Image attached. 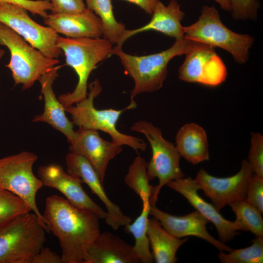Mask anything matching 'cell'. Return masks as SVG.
<instances>
[{
  "label": "cell",
  "instance_id": "obj_7",
  "mask_svg": "<svg viewBox=\"0 0 263 263\" xmlns=\"http://www.w3.org/2000/svg\"><path fill=\"white\" fill-rule=\"evenodd\" d=\"M0 45L10 53L9 62L5 65L12 75L15 85L23 90L31 88L41 76L59 63L42 54L11 28L0 22Z\"/></svg>",
  "mask_w": 263,
  "mask_h": 263
},
{
  "label": "cell",
  "instance_id": "obj_20",
  "mask_svg": "<svg viewBox=\"0 0 263 263\" xmlns=\"http://www.w3.org/2000/svg\"><path fill=\"white\" fill-rule=\"evenodd\" d=\"M150 22L144 26L132 30H126L116 47H122L124 42L133 36L145 31H155L173 38H184L183 26L181 24L185 14L176 0H170L167 6L157 0Z\"/></svg>",
  "mask_w": 263,
  "mask_h": 263
},
{
  "label": "cell",
  "instance_id": "obj_28",
  "mask_svg": "<svg viewBox=\"0 0 263 263\" xmlns=\"http://www.w3.org/2000/svg\"><path fill=\"white\" fill-rule=\"evenodd\" d=\"M222 263H262L263 262V237H256L252 244L247 247L232 250L218 254Z\"/></svg>",
  "mask_w": 263,
  "mask_h": 263
},
{
  "label": "cell",
  "instance_id": "obj_32",
  "mask_svg": "<svg viewBox=\"0 0 263 263\" xmlns=\"http://www.w3.org/2000/svg\"><path fill=\"white\" fill-rule=\"evenodd\" d=\"M245 200L263 213V178L253 173L247 186Z\"/></svg>",
  "mask_w": 263,
  "mask_h": 263
},
{
  "label": "cell",
  "instance_id": "obj_15",
  "mask_svg": "<svg viewBox=\"0 0 263 263\" xmlns=\"http://www.w3.org/2000/svg\"><path fill=\"white\" fill-rule=\"evenodd\" d=\"M38 174L44 186L57 189L74 206L95 214L99 219H105L106 211L87 194L81 181L65 172L61 166L51 164L40 166Z\"/></svg>",
  "mask_w": 263,
  "mask_h": 263
},
{
  "label": "cell",
  "instance_id": "obj_35",
  "mask_svg": "<svg viewBox=\"0 0 263 263\" xmlns=\"http://www.w3.org/2000/svg\"><path fill=\"white\" fill-rule=\"evenodd\" d=\"M32 263H63V261L61 256L49 247L43 246L34 257Z\"/></svg>",
  "mask_w": 263,
  "mask_h": 263
},
{
  "label": "cell",
  "instance_id": "obj_5",
  "mask_svg": "<svg viewBox=\"0 0 263 263\" xmlns=\"http://www.w3.org/2000/svg\"><path fill=\"white\" fill-rule=\"evenodd\" d=\"M46 232L30 212L0 227V263H32L46 242Z\"/></svg>",
  "mask_w": 263,
  "mask_h": 263
},
{
  "label": "cell",
  "instance_id": "obj_19",
  "mask_svg": "<svg viewBox=\"0 0 263 263\" xmlns=\"http://www.w3.org/2000/svg\"><path fill=\"white\" fill-rule=\"evenodd\" d=\"M61 66H56L42 75L39 81L41 92L44 101V111L36 115L33 122H44L62 133L69 142L73 138L75 131L74 124L65 113V108L56 98L53 89L54 81L58 77V71Z\"/></svg>",
  "mask_w": 263,
  "mask_h": 263
},
{
  "label": "cell",
  "instance_id": "obj_38",
  "mask_svg": "<svg viewBox=\"0 0 263 263\" xmlns=\"http://www.w3.org/2000/svg\"><path fill=\"white\" fill-rule=\"evenodd\" d=\"M4 53H5L4 50L3 49H0V60L3 56Z\"/></svg>",
  "mask_w": 263,
  "mask_h": 263
},
{
  "label": "cell",
  "instance_id": "obj_34",
  "mask_svg": "<svg viewBox=\"0 0 263 263\" xmlns=\"http://www.w3.org/2000/svg\"><path fill=\"white\" fill-rule=\"evenodd\" d=\"M52 6L51 11L53 14L80 12L83 11L86 6L83 0H46Z\"/></svg>",
  "mask_w": 263,
  "mask_h": 263
},
{
  "label": "cell",
  "instance_id": "obj_26",
  "mask_svg": "<svg viewBox=\"0 0 263 263\" xmlns=\"http://www.w3.org/2000/svg\"><path fill=\"white\" fill-rule=\"evenodd\" d=\"M146 167L145 160L137 156L130 166L124 178L125 184L140 197L143 205L150 203L153 189L147 178Z\"/></svg>",
  "mask_w": 263,
  "mask_h": 263
},
{
  "label": "cell",
  "instance_id": "obj_24",
  "mask_svg": "<svg viewBox=\"0 0 263 263\" xmlns=\"http://www.w3.org/2000/svg\"><path fill=\"white\" fill-rule=\"evenodd\" d=\"M111 0H85L86 7L93 11L101 20L103 38L113 44H117L126 29L124 24L116 20Z\"/></svg>",
  "mask_w": 263,
  "mask_h": 263
},
{
  "label": "cell",
  "instance_id": "obj_36",
  "mask_svg": "<svg viewBox=\"0 0 263 263\" xmlns=\"http://www.w3.org/2000/svg\"><path fill=\"white\" fill-rule=\"evenodd\" d=\"M140 7L147 14L152 15L157 0H124Z\"/></svg>",
  "mask_w": 263,
  "mask_h": 263
},
{
  "label": "cell",
  "instance_id": "obj_18",
  "mask_svg": "<svg viewBox=\"0 0 263 263\" xmlns=\"http://www.w3.org/2000/svg\"><path fill=\"white\" fill-rule=\"evenodd\" d=\"M43 19L47 26L66 38H99L103 36L100 19L87 7L80 12L50 13Z\"/></svg>",
  "mask_w": 263,
  "mask_h": 263
},
{
  "label": "cell",
  "instance_id": "obj_10",
  "mask_svg": "<svg viewBox=\"0 0 263 263\" xmlns=\"http://www.w3.org/2000/svg\"><path fill=\"white\" fill-rule=\"evenodd\" d=\"M0 22L11 28L46 56L57 59L61 54V50L56 45L58 34L50 27L42 26L33 20L25 8L12 3L0 5Z\"/></svg>",
  "mask_w": 263,
  "mask_h": 263
},
{
  "label": "cell",
  "instance_id": "obj_33",
  "mask_svg": "<svg viewBox=\"0 0 263 263\" xmlns=\"http://www.w3.org/2000/svg\"><path fill=\"white\" fill-rule=\"evenodd\" d=\"M4 3H12L21 6L31 13L44 18L47 11L52 8L51 3L46 0H0V5Z\"/></svg>",
  "mask_w": 263,
  "mask_h": 263
},
{
  "label": "cell",
  "instance_id": "obj_6",
  "mask_svg": "<svg viewBox=\"0 0 263 263\" xmlns=\"http://www.w3.org/2000/svg\"><path fill=\"white\" fill-rule=\"evenodd\" d=\"M183 29L185 38L221 48L241 64L247 61L249 50L254 41L250 35L235 33L225 26L214 6H203L198 20Z\"/></svg>",
  "mask_w": 263,
  "mask_h": 263
},
{
  "label": "cell",
  "instance_id": "obj_4",
  "mask_svg": "<svg viewBox=\"0 0 263 263\" xmlns=\"http://www.w3.org/2000/svg\"><path fill=\"white\" fill-rule=\"evenodd\" d=\"M89 93L84 100L65 107L66 112L69 113L72 122L78 127L100 130L109 134L112 141L121 145H126L136 152L145 151L147 144L141 139L121 133L117 129L116 124L122 113L126 110L136 107L135 102L122 110L106 109L98 110L94 106V99L101 93L102 87L99 81L95 79L88 86Z\"/></svg>",
  "mask_w": 263,
  "mask_h": 263
},
{
  "label": "cell",
  "instance_id": "obj_25",
  "mask_svg": "<svg viewBox=\"0 0 263 263\" xmlns=\"http://www.w3.org/2000/svg\"><path fill=\"white\" fill-rule=\"evenodd\" d=\"M150 208V203L143 205L140 215L133 223L125 226L126 232L132 234L134 237L133 249L142 263H151L154 261L147 235Z\"/></svg>",
  "mask_w": 263,
  "mask_h": 263
},
{
  "label": "cell",
  "instance_id": "obj_1",
  "mask_svg": "<svg viewBox=\"0 0 263 263\" xmlns=\"http://www.w3.org/2000/svg\"><path fill=\"white\" fill-rule=\"evenodd\" d=\"M42 215L58 239L63 263H82L86 249L101 233L99 217L56 195L46 198Z\"/></svg>",
  "mask_w": 263,
  "mask_h": 263
},
{
  "label": "cell",
  "instance_id": "obj_22",
  "mask_svg": "<svg viewBox=\"0 0 263 263\" xmlns=\"http://www.w3.org/2000/svg\"><path fill=\"white\" fill-rule=\"evenodd\" d=\"M176 148L188 162L196 165L209 159L207 135L203 127L195 123L185 124L175 137Z\"/></svg>",
  "mask_w": 263,
  "mask_h": 263
},
{
  "label": "cell",
  "instance_id": "obj_11",
  "mask_svg": "<svg viewBox=\"0 0 263 263\" xmlns=\"http://www.w3.org/2000/svg\"><path fill=\"white\" fill-rule=\"evenodd\" d=\"M253 173L249 162L243 159L240 169L232 176L217 177L201 169L194 179L199 189L210 199L219 211L227 205L245 199L247 186Z\"/></svg>",
  "mask_w": 263,
  "mask_h": 263
},
{
  "label": "cell",
  "instance_id": "obj_2",
  "mask_svg": "<svg viewBox=\"0 0 263 263\" xmlns=\"http://www.w3.org/2000/svg\"><path fill=\"white\" fill-rule=\"evenodd\" d=\"M208 45L184 38L176 40L169 49L155 54L133 56L124 52L122 47L115 46L113 48L112 54L118 56L125 73L134 81L131 102H134V98L137 95L152 93L162 87L168 75V65L171 59Z\"/></svg>",
  "mask_w": 263,
  "mask_h": 263
},
{
  "label": "cell",
  "instance_id": "obj_3",
  "mask_svg": "<svg viewBox=\"0 0 263 263\" xmlns=\"http://www.w3.org/2000/svg\"><path fill=\"white\" fill-rule=\"evenodd\" d=\"M56 45L65 56L66 64L78 76L74 90L59 96L58 99L65 108L76 104L88 95V80L90 74L100 62L112 55L113 44L105 38H72L58 36Z\"/></svg>",
  "mask_w": 263,
  "mask_h": 263
},
{
  "label": "cell",
  "instance_id": "obj_23",
  "mask_svg": "<svg viewBox=\"0 0 263 263\" xmlns=\"http://www.w3.org/2000/svg\"><path fill=\"white\" fill-rule=\"evenodd\" d=\"M147 235L153 260L156 263H175L176 253L188 239L177 238L165 230L156 219H149Z\"/></svg>",
  "mask_w": 263,
  "mask_h": 263
},
{
  "label": "cell",
  "instance_id": "obj_37",
  "mask_svg": "<svg viewBox=\"0 0 263 263\" xmlns=\"http://www.w3.org/2000/svg\"><path fill=\"white\" fill-rule=\"evenodd\" d=\"M220 4L221 7L225 10L231 11V5L228 0H214Z\"/></svg>",
  "mask_w": 263,
  "mask_h": 263
},
{
  "label": "cell",
  "instance_id": "obj_13",
  "mask_svg": "<svg viewBox=\"0 0 263 263\" xmlns=\"http://www.w3.org/2000/svg\"><path fill=\"white\" fill-rule=\"evenodd\" d=\"M67 172L86 184L92 193L95 194L106 207V223L114 230L131 223V218L125 215L118 206L113 203L107 196L104 185L95 170L84 157L69 152L65 156Z\"/></svg>",
  "mask_w": 263,
  "mask_h": 263
},
{
  "label": "cell",
  "instance_id": "obj_9",
  "mask_svg": "<svg viewBox=\"0 0 263 263\" xmlns=\"http://www.w3.org/2000/svg\"><path fill=\"white\" fill-rule=\"evenodd\" d=\"M38 158L36 154L27 151L0 158V188L14 193L26 202L37 216L46 232L50 233L36 201L38 191L43 186L41 180L33 171Z\"/></svg>",
  "mask_w": 263,
  "mask_h": 263
},
{
  "label": "cell",
  "instance_id": "obj_8",
  "mask_svg": "<svg viewBox=\"0 0 263 263\" xmlns=\"http://www.w3.org/2000/svg\"><path fill=\"white\" fill-rule=\"evenodd\" d=\"M142 133L148 140L152 151L150 162L147 163L146 172L150 181L157 178L158 184L153 186L150 205H155L162 188L169 182L185 177L180 166L181 156L174 145L165 139L161 130L145 120L135 122L130 128Z\"/></svg>",
  "mask_w": 263,
  "mask_h": 263
},
{
  "label": "cell",
  "instance_id": "obj_16",
  "mask_svg": "<svg viewBox=\"0 0 263 263\" xmlns=\"http://www.w3.org/2000/svg\"><path fill=\"white\" fill-rule=\"evenodd\" d=\"M184 196L189 204L208 222L215 226L220 241L225 243L232 240L240 230L238 224L224 218L213 204L204 200L198 194L199 190L195 179L190 177L169 182L166 185Z\"/></svg>",
  "mask_w": 263,
  "mask_h": 263
},
{
  "label": "cell",
  "instance_id": "obj_14",
  "mask_svg": "<svg viewBox=\"0 0 263 263\" xmlns=\"http://www.w3.org/2000/svg\"><path fill=\"white\" fill-rule=\"evenodd\" d=\"M69 150L86 158L97 172L104 185L105 173L110 161L123 150V146L100 137L97 131L79 127L75 132Z\"/></svg>",
  "mask_w": 263,
  "mask_h": 263
},
{
  "label": "cell",
  "instance_id": "obj_29",
  "mask_svg": "<svg viewBox=\"0 0 263 263\" xmlns=\"http://www.w3.org/2000/svg\"><path fill=\"white\" fill-rule=\"evenodd\" d=\"M31 211L30 207L21 198L0 188V227L17 216Z\"/></svg>",
  "mask_w": 263,
  "mask_h": 263
},
{
  "label": "cell",
  "instance_id": "obj_21",
  "mask_svg": "<svg viewBox=\"0 0 263 263\" xmlns=\"http://www.w3.org/2000/svg\"><path fill=\"white\" fill-rule=\"evenodd\" d=\"M140 263L132 246L109 232L100 233L86 249L82 263Z\"/></svg>",
  "mask_w": 263,
  "mask_h": 263
},
{
  "label": "cell",
  "instance_id": "obj_27",
  "mask_svg": "<svg viewBox=\"0 0 263 263\" xmlns=\"http://www.w3.org/2000/svg\"><path fill=\"white\" fill-rule=\"evenodd\" d=\"M236 215L235 220L240 230L250 231L256 237H263L262 213L256 207L242 200L229 205Z\"/></svg>",
  "mask_w": 263,
  "mask_h": 263
},
{
  "label": "cell",
  "instance_id": "obj_17",
  "mask_svg": "<svg viewBox=\"0 0 263 263\" xmlns=\"http://www.w3.org/2000/svg\"><path fill=\"white\" fill-rule=\"evenodd\" d=\"M149 214L157 220L165 230L177 238L195 236L207 241L221 251L228 252L232 250L208 232L206 225L208 221L197 210L178 216L164 212L153 205H150Z\"/></svg>",
  "mask_w": 263,
  "mask_h": 263
},
{
  "label": "cell",
  "instance_id": "obj_12",
  "mask_svg": "<svg viewBox=\"0 0 263 263\" xmlns=\"http://www.w3.org/2000/svg\"><path fill=\"white\" fill-rule=\"evenodd\" d=\"M178 70V77L184 81L216 87L227 76L226 66L210 45L189 51Z\"/></svg>",
  "mask_w": 263,
  "mask_h": 263
},
{
  "label": "cell",
  "instance_id": "obj_30",
  "mask_svg": "<svg viewBox=\"0 0 263 263\" xmlns=\"http://www.w3.org/2000/svg\"><path fill=\"white\" fill-rule=\"evenodd\" d=\"M247 161L253 173L263 178V136L259 132H251Z\"/></svg>",
  "mask_w": 263,
  "mask_h": 263
},
{
  "label": "cell",
  "instance_id": "obj_31",
  "mask_svg": "<svg viewBox=\"0 0 263 263\" xmlns=\"http://www.w3.org/2000/svg\"><path fill=\"white\" fill-rule=\"evenodd\" d=\"M235 20H255L260 7L258 0H228Z\"/></svg>",
  "mask_w": 263,
  "mask_h": 263
}]
</instances>
